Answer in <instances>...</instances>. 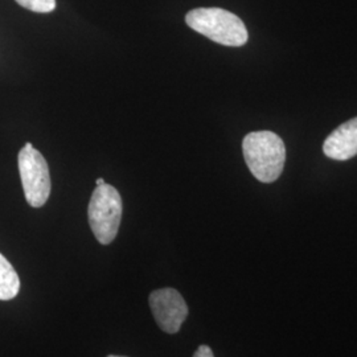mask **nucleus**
<instances>
[{"mask_svg":"<svg viewBox=\"0 0 357 357\" xmlns=\"http://www.w3.org/2000/svg\"><path fill=\"white\" fill-rule=\"evenodd\" d=\"M245 162L255 178L273 183L281 176L286 160V147L280 135L271 131L249 132L243 142Z\"/></svg>","mask_w":357,"mask_h":357,"instance_id":"nucleus-1","label":"nucleus"},{"mask_svg":"<svg viewBox=\"0 0 357 357\" xmlns=\"http://www.w3.org/2000/svg\"><path fill=\"white\" fill-rule=\"evenodd\" d=\"M185 23L205 38L227 47H243L249 35L243 20L222 8H196L187 13Z\"/></svg>","mask_w":357,"mask_h":357,"instance_id":"nucleus-2","label":"nucleus"},{"mask_svg":"<svg viewBox=\"0 0 357 357\" xmlns=\"http://www.w3.org/2000/svg\"><path fill=\"white\" fill-rule=\"evenodd\" d=\"M122 197L110 184L97 185L88 208L89 225L97 241L102 245L113 243L122 220Z\"/></svg>","mask_w":357,"mask_h":357,"instance_id":"nucleus-3","label":"nucleus"},{"mask_svg":"<svg viewBox=\"0 0 357 357\" xmlns=\"http://www.w3.org/2000/svg\"><path fill=\"white\" fill-rule=\"evenodd\" d=\"M17 163L26 203L32 208L43 206L51 195V175L47 160L28 142L19 153Z\"/></svg>","mask_w":357,"mask_h":357,"instance_id":"nucleus-4","label":"nucleus"},{"mask_svg":"<svg viewBox=\"0 0 357 357\" xmlns=\"http://www.w3.org/2000/svg\"><path fill=\"white\" fill-rule=\"evenodd\" d=\"M153 318L162 331L176 333L188 317V306L175 289H160L150 294L149 298Z\"/></svg>","mask_w":357,"mask_h":357,"instance_id":"nucleus-5","label":"nucleus"},{"mask_svg":"<svg viewBox=\"0 0 357 357\" xmlns=\"http://www.w3.org/2000/svg\"><path fill=\"white\" fill-rule=\"evenodd\" d=\"M323 151L335 160H348L357 155V116L340 125L324 141Z\"/></svg>","mask_w":357,"mask_h":357,"instance_id":"nucleus-6","label":"nucleus"},{"mask_svg":"<svg viewBox=\"0 0 357 357\" xmlns=\"http://www.w3.org/2000/svg\"><path fill=\"white\" fill-rule=\"evenodd\" d=\"M20 290V280L7 258L0 255V301H11Z\"/></svg>","mask_w":357,"mask_h":357,"instance_id":"nucleus-7","label":"nucleus"},{"mask_svg":"<svg viewBox=\"0 0 357 357\" xmlns=\"http://www.w3.org/2000/svg\"><path fill=\"white\" fill-rule=\"evenodd\" d=\"M19 6L38 13H52L56 8V0H15Z\"/></svg>","mask_w":357,"mask_h":357,"instance_id":"nucleus-8","label":"nucleus"},{"mask_svg":"<svg viewBox=\"0 0 357 357\" xmlns=\"http://www.w3.org/2000/svg\"><path fill=\"white\" fill-rule=\"evenodd\" d=\"M193 357H215V355L208 345H200L197 351L193 354Z\"/></svg>","mask_w":357,"mask_h":357,"instance_id":"nucleus-9","label":"nucleus"},{"mask_svg":"<svg viewBox=\"0 0 357 357\" xmlns=\"http://www.w3.org/2000/svg\"><path fill=\"white\" fill-rule=\"evenodd\" d=\"M96 184L97 185H102V184H105V180L102 178H98L96 180Z\"/></svg>","mask_w":357,"mask_h":357,"instance_id":"nucleus-10","label":"nucleus"},{"mask_svg":"<svg viewBox=\"0 0 357 357\" xmlns=\"http://www.w3.org/2000/svg\"><path fill=\"white\" fill-rule=\"evenodd\" d=\"M107 357H126V356H115V355H110V356Z\"/></svg>","mask_w":357,"mask_h":357,"instance_id":"nucleus-11","label":"nucleus"}]
</instances>
